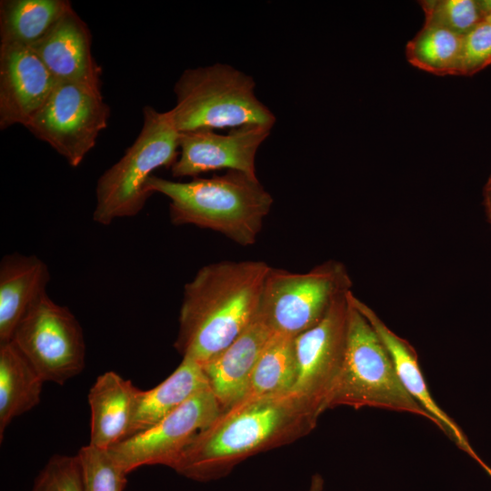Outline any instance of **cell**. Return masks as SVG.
<instances>
[{
  "label": "cell",
  "instance_id": "1",
  "mask_svg": "<svg viewBox=\"0 0 491 491\" xmlns=\"http://www.w3.org/2000/svg\"><path fill=\"white\" fill-rule=\"evenodd\" d=\"M319 416L293 392L245 397L199 432L172 468L195 481L218 479L247 457L307 435Z\"/></svg>",
  "mask_w": 491,
  "mask_h": 491
},
{
  "label": "cell",
  "instance_id": "2",
  "mask_svg": "<svg viewBox=\"0 0 491 491\" xmlns=\"http://www.w3.org/2000/svg\"><path fill=\"white\" fill-rule=\"evenodd\" d=\"M264 261H223L201 267L185 285L175 349L201 366L229 346L256 319Z\"/></svg>",
  "mask_w": 491,
  "mask_h": 491
},
{
  "label": "cell",
  "instance_id": "3",
  "mask_svg": "<svg viewBox=\"0 0 491 491\" xmlns=\"http://www.w3.org/2000/svg\"><path fill=\"white\" fill-rule=\"evenodd\" d=\"M147 189L170 200L173 225L210 229L242 246L256 243L274 203L257 176L235 170L187 182L153 175Z\"/></svg>",
  "mask_w": 491,
  "mask_h": 491
},
{
  "label": "cell",
  "instance_id": "4",
  "mask_svg": "<svg viewBox=\"0 0 491 491\" xmlns=\"http://www.w3.org/2000/svg\"><path fill=\"white\" fill-rule=\"evenodd\" d=\"M255 88L251 75L226 64L185 69L174 87L175 105L167 113L179 133L250 125L273 128L276 118Z\"/></svg>",
  "mask_w": 491,
  "mask_h": 491
},
{
  "label": "cell",
  "instance_id": "5",
  "mask_svg": "<svg viewBox=\"0 0 491 491\" xmlns=\"http://www.w3.org/2000/svg\"><path fill=\"white\" fill-rule=\"evenodd\" d=\"M179 135L166 112L150 105L143 109L142 128L124 155L98 178L93 220L108 225L133 217L153 195L147 189L153 173L170 168L179 155Z\"/></svg>",
  "mask_w": 491,
  "mask_h": 491
},
{
  "label": "cell",
  "instance_id": "6",
  "mask_svg": "<svg viewBox=\"0 0 491 491\" xmlns=\"http://www.w3.org/2000/svg\"><path fill=\"white\" fill-rule=\"evenodd\" d=\"M350 293L346 350L327 409L337 406L376 407L410 413L433 422L402 386L387 349L351 301Z\"/></svg>",
  "mask_w": 491,
  "mask_h": 491
},
{
  "label": "cell",
  "instance_id": "7",
  "mask_svg": "<svg viewBox=\"0 0 491 491\" xmlns=\"http://www.w3.org/2000/svg\"><path fill=\"white\" fill-rule=\"evenodd\" d=\"M346 266L335 260L306 273L271 267L265 280L257 316L274 334L296 337L316 326L334 300L350 290Z\"/></svg>",
  "mask_w": 491,
  "mask_h": 491
},
{
  "label": "cell",
  "instance_id": "8",
  "mask_svg": "<svg viewBox=\"0 0 491 491\" xmlns=\"http://www.w3.org/2000/svg\"><path fill=\"white\" fill-rule=\"evenodd\" d=\"M45 382L64 385L85 365L83 329L66 306L47 293L27 311L12 340Z\"/></svg>",
  "mask_w": 491,
  "mask_h": 491
},
{
  "label": "cell",
  "instance_id": "9",
  "mask_svg": "<svg viewBox=\"0 0 491 491\" xmlns=\"http://www.w3.org/2000/svg\"><path fill=\"white\" fill-rule=\"evenodd\" d=\"M109 115L101 89L57 82L25 127L76 167L106 128Z\"/></svg>",
  "mask_w": 491,
  "mask_h": 491
},
{
  "label": "cell",
  "instance_id": "10",
  "mask_svg": "<svg viewBox=\"0 0 491 491\" xmlns=\"http://www.w3.org/2000/svg\"><path fill=\"white\" fill-rule=\"evenodd\" d=\"M349 291L334 300L316 326L294 337L296 376L291 392L320 416L327 409L344 359Z\"/></svg>",
  "mask_w": 491,
  "mask_h": 491
},
{
  "label": "cell",
  "instance_id": "11",
  "mask_svg": "<svg viewBox=\"0 0 491 491\" xmlns=\"http://www.w3.org/2000/svg\"><path fill=\"white\" fill-rule=\"evenodd\" d=\"M222 411L208 387L193 396L155 426L125 438L108 451L127 475L144 466L163 465L172 468L195 436Z\"/></svg>",
  "mask_w": 491,
  "mask_h": 491
},
{
  "label": "cell",
  "instance_id": "12",
  "mask_svg": "<svg viewBox=\"0 0 491 491\" xmlns=\"http://www.w3.org/2000/svg\"><path fill=\"white\" fill-rule=\"evenodd\" d=\"M271 129L250 125L231 129L226 135L207 129L180 133L179 155L170 167L171 174L175 178H195L226 169L256 177V155Z\"/></svg>",
  "mask_w": 491,
  "mask_h": 491
},
{
  "label": "cell",
  "instance_id": "13",
  "mask_svg": "<svg viewBox=\"0 0 491 491\" xmlns=\"http://www.w3.org/2000/svg\"><path fill=\"white\" fill-rule=\"evenodd\" d=\"M56 83L32 47L0 45V128L25 127Z\"/></svg>",
  "mask_w": 491,
  "mask_h": 491
},
{
  "label": "cell",
  "instance_id": "14",
  "mask_svg": "<svg viewBox=\"0 0 491 491\" xmlns=\"http://www.w3.org/2000/svg\"><path fill=\"white\" fill-rule=\"evenodd\" d=\"M350 299L379 336L406 391L431 416L433 423L491 476V467L476 453L456 422L436 403L431 396L413 346L392 331L374 310L356 297L352 291Z\"/></svg>",
  "mask_w": 491,
  "mask_h": 491
},
{
  "label": "cell",
  "instance_id": "15",
  "mask_svg": "<svg viewBox=\"0 0 491 491\" xmlns=\"http://www.w3.org/2000/svg\"><path fill=\"white\" fill-rule=\"evenodd\" d=\"M32 48L56 82L101 89L102 71L92 54L90 30L72 6Z\"/></svg>",
  "mask_w": 491,
  "mask_h": 491
},
{
  "label": "cell",
  "instance_id": "16",
  "mask_svg": "<svg viewBox=\"0 0 491 491\" xmlns=\"http://www.w3.org/2000/svg\"><path fill=\"white\" fill-rule=\"evenodd\" d=\"M273 335L256 316L229 346L202 365L209 388L223 411L246 396L255 366Z\"/></svg>",
  "mask_w": 491,
  "mask_h": 491
},
{
  "label": "cell",
  "instance_id": "17",
  "mask_svg": "<svg viewBox=\"0 0 491 491\" xmlns=\"http://www.w3.org/2000/svg\"><path fill=\"white\" fill-rule=\"evenodd\" d=\"M47 265L35 255L14 253L0 264V344L10 342L30 307L46 292Z\"/></svg>",
  "mask_w": 491,
  "mask_h": 491
},
{
  "label": "cell",
  "instance_id": "18",
  "mask_svg": "<svg viewBox=\"0 0 491 491\" xmlns=\"http://www.w3.org/2000/svg\"><path fill=\"white\" fill-rule=\"evenodd\" d=\"M138 390L114 371L96 378L88 394L90 445L109 450L127 437Z\"/></svg>",
  "mask_w": 491,
  "mask_h": 491
},
{
  "label": "cell",
  "instance_id": "19",
  "mask_svg": "<svg viewBox=\"0 0 491 491\" xmlns=\"http://www.w3.org/2000/svg\"><path fill=\"white\" fill-rule=\"evenodd\" d=\"M208 387L202 366L183 357L180 365L163 382L152 389L138 390L126 438L155 426L193 396Z\"/></svg>",
  "mask_w": 491,
  "mask_h": 491
},
{
  "label": "cell",
  "instance_id": "20",
  "mask_svg": "<svg viewBox=\"0 0 491 491\" xmlns=\"http://www.w3.org/2000/svg\"><path fill=\"white\" fill-rule=\"evenodd\" d=\"M45 381L13 341L0 344V439L10 422L40 402Z\"/></svg>",
  "mask_w": 491,
  "mask_h": 491
},
{
  "label": "cell",
  "instance_id": "21",
  "mask_svg": "<svg viewBox=\"0 0 491 491\" xmlns=\"http://www.w3.org/2000/svg\"><path fill=\"white\" fill-rule=\"evenodd\" d=\"M71 6V3L66 0H2L1 45L32 47Z\"/></svg>",
  "mask_w": 491,
  "mask_h": 491
},
{
  "label": "cell",
  "instance_id": "22",
  "mask_svg": "<svg viewBox=\"0 0 491 491\" xmlns=\"http://www.w3.org/2000/svg\"><path fill=\"white\" fill-rule=\"evenodd\" d=\"M296 376L294 338L274 334L258 358L245 397L289 393L294 386Z\"/></svg>",
  "mask_w": 491,
  "mask_h": 491
},
{
  "label": "cell",
  "instance_id": "23",
  "mask_svg": "<svg viewBox=\"0 0 491 491\" xmlns=\"http://www.w3.org/2000/svg\"><path fill=\"white\" fill-rule=\"evenodd\" d=\"M463 36L446 29L424 25L406 47L407 61L437 75H459Z\"/></svg>",
  "mask_w": 491,
  "mask_h": 491
},
{
  "label": "cell",
  "instance_id": "24",
  "mask_svg": "<svg viewBox=\"0 0 491 491\" xmlns=\"http://www.w3.org/2000/svg\"><path fill=\"white\" fill-rule=\"evenodd\" d=\"M84 491H123L127 474L108 450L90 444L77 453Z\"/></svg>",
  "mask_w": 491,
  "mask_h": 491
},
{
  "label": "cell",
  "instance_id": "25",
  "mask_svg": "<svg viewBox=\"0 0 491 491\" xmlns=\"http://www.w3.org/2000/svg\"><path fill=\"white\" fill-rule=\"evenodd\" d=\"M425 25L465 36L484 21L478 0H424Z\"/></svg>",
  "mask_w": 491,
  "mask_h": 491
},
{
  "label": "cell",
  "instance_id": "26",
  "mask_svg": "<svg viewBox=\"0 0 491 491\" xmlns=\"http://www.w3.org/2000/svg\"><path fill=\"white\" fill-rule=\"evenodd\" d=\"M31 491H84L77 456L50 457L35 477Z\"/></svg>",
  "mask_w": 491,
  "mask_h": 491
},
{
  "label": "cell",
  "instance_id": "27",
  "mask_svg": "<svg viewBox=\"0 0 491 491\" xmlns=\"http://www.w3.org/2000/svg\"><path fill=\"white\" fill-rule=\"evenodd\" d=\"M491 65V24L483 21L463 37L459 75H472Z\"/></svg>",
  "mask_w": 491,
  "mask_h": 491
},
{
  "label": "cell",
  "instance_id": "28",
  "mask_svg": "<svg viewBox=\"0 0 491 491\" xmlns=\"http://www.w3.org/2000/svg\"><path fill=\"white\" fill-rule=\"evenodd\" d=\"M484 203L487 219L491 225V175L489 176L484 189Z\"/></svg>",
  "mask_w": 491,
  "mask_h": 491
},
{
  "label": "cell",
  "instance_id": "29",
  "mask_svg": "<svg viewBox=\"0 0 491 491\" xmlns=\"http://www.w3.org/2000/svg\"><path fill=\"white\" fill-rule=\"evenodd\" d=\"M323 479L319 476H315L311 482V486L308 491H322Z\"/></svg>",
  "mask_w": 491,
  "mask_h": 491
},
{
  "label": "cell",
  "instance_id": "30",
  "mask_svg": "<svg viewBox=\"0 0 491 491\" xmlns=\"http://www.w3.org/2000/svg\"><path fill=\"white\" fill-rule=\"evenodd\" d=\"M484 21L491 24V13L486 16Z\"/></svg>",
  "mask_w": 491,
  "mask_h": 491
}]
</instances>
